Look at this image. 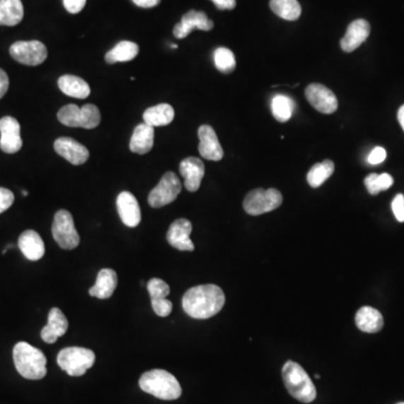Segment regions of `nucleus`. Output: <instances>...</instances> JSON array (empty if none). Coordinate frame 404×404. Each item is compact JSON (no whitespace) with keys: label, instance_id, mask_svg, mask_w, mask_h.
<instances>
[{"label":"nucleus","instance_id":"45","mask_svg":"<svg viewBox=\"0 0 404 404\" xmlns=\"http://www.w3.org/2000/svg\"><path fill=\"white\" fill-rule=\"evenodd\" d=\"M171 47L172 49H178V45H175V44H171Z\"/></svg>","mask_w":404,"mask_h":404},{"label":"nucleus","instance_id":"31","mask_svg":"<svg viewBox=\"0 0 404 404\" xmlns=\"http://www.w3.org/2000/svg\"><path fill=\"white\" fill-rule=\"evenodd\" d=\"M334 171L335 164L333 161L325 160L323 162L317 163L308 172V183L311 187H319L333 175Z\"/></svg>","mask_w":404,"mask_h":404},{"label":"nucleus","instance_id":"1","mask_svg":"<svg viewBox=\"0 0 404 404\" xmlns=\"http://www.w3.org/2000/svg\"><path fill=\"white\" fill-rule=\"evenodd\" d=\"M225 301V294L217 285H198L185 293L182 307L191 318L208 319L223 309Z\"/></svg>","mask_w":404,"mask_h":404},{"label":"nucleus","instance_id":"30","mask_svg":"<svg viewBox=\"0 0 404 404\" xmlns=\"http://www.w3.org/2000/svg\"><path fill=\"white\" fill-rule=\"evenodd\" d=\"M272 11L285 21H296L301 15V6L298 0H271Z\"/></svg>","mask_w":404,"mask_h":404},{"label":"nucleus","instance_id":"23","mask_svg":"<svg viewBox=\"0 0 404 404\" xmlns=\"http://www.w3.org/2000/svg\"><path fill=\"white\" fill-rule=\"evenodd\" d=\"M355 323L359 330L367 333V334L379 333L384 325L382 313L379 310L369 307V306L358 310L356 313Z\"/></svg>","mask_w":404,"mask_h":404},{"label":"nucleus","instance_id":"10","mask_svg":"<svg viewBox=\"0 0 404 404\" xmlns=\"http://www.w3.org/2000/svg\"><path fill=\"white\" fill-rule=\"evenodd\" d=\"M9 53L17 62L30 67L42 64L47 57V47L40 41L15 42Z\"/></svg>","mask_w":404,"mask_h":404},{"label":"nucleus","instance_id":"3","mask_svg":"<svg viewBox=\"0 0 404 404\" xmlns=\"http://www.w3.org/2000/svg\"><path fill=\"white\" fill-rule=\"evenodd\" d=\"M139 388L146 393L166 401L179 399L182 394L179 381L164 369H152L144 373L139 379Z\"/></svg>","mask_w":404,"mask_h":404},{"label":"nucleus","instance_id":"4","mask_svg":"<svg viewBox=\"0 0 404 404\" xmlns=\"http://www.w3.org/2000/svg\"><path fill=\"white\" fill-rule=\"evenodd\" d=\"M283 382L289 393L302 403H311L317 390L308 373L296 362L288 361L282 369Z\"/></svg>","mask_w":404,"mask_h":404},{"label":"nucleus","instance_id":"36","mask_svg":"<svg viewBox=\"0 0 404 404\" xmlns=\"http://www.w3.org/2000/svg\"><path fill=\"white\" fill-rule=\"evenodd\" d=\"M392 210L396 220L400 223H404V195L401 193L396 195V198L392 201Z\"/></svg>","mask_w":404,"mask_h":404},{"label":"nucleus","instance_id":"17","mask_svg":"<svg viewBox=\"0 0 404 404\" xmlns=\"http://www.w3.org/2000/svg\"><path fill=\"white\" fill-rule=\"evenodd\" d=\"M199 153L202 158L209 161H220L224 158V149L220 145L217 134L209 125L200 126L198 130Z\"/></svg>","mask_w":404,"mask_h":404},{"label":"nucleus","instance_id":"40","mask_svg":"<svg viewBox=\"0 0 404 404\" xmlns=\"http://www.w3.org/2000/svg\"><path fill=\"white\" fill-rule=\"evenodd\" d=\"M393 185V178L391 177L388 173L379 174L377 177V187L380 191H386L390 189Z\"/></svg>","mask_w":404,"mask_h":404},{"label":"nucleus","instance_id":"43","mask_svg":"<svg viewBox=\"0 0 404 404\" xmlns=\"http://www.w3.org/2000/svg\"><path fill=\"white\" fill-rule=\"evenodd\" d=\"M132 1L141 8H153L161 3V0H132Z\"/></svg>","mask_w":404,"mask_h":404},{"label":"nucleus","instance_id":"46","mask_svg":"<svg viewBox=\"0 0 404 404\" xmlns=\"http://www.w3.org/2000/svg\"><path fill=\"white\" fill-rule=\"evenodd\" d=\"M23 195H28V191H22Z\"/></svg>","mask_w":404,"mask_h":404},{"label":"nucleus","instance_id":"27","mask_svg":"<svg viewBox=\"0 0 404 404\" xmlns=\"http://www.w3.org/2000/svg\"><path fill=\"white\" fill-rule=\"evenodd\" d=\"M145 124L156 127V126H166L171 124L174 120V109L168 103H160L158 106L146 109L143 114Z\"/></svg>","mask_w":404,"mask_h":404},{"label":"nucleus","instance_id":"5","mask_svg":"<svg viewBox=\"0 0 404 404\" xmlns=\"http://www.w3.org/2000/svg\"><path fill=\"white\" fill-rule=\"evenodd\" d=\"M57 120L68 127H81L93 129L100 124L101 116L95 105H84L82 108L76 105H67L57 112Z\"/></svg>","mask_w":404,"mask_h":404},{"label":"nucleus","instance_id":"39","mask_svg":"<svg viewBox=\"0 0 404 404\" xmlns=\"http://www.w3.org/2000/svg\"><path fill=\"white\" fill-rule=\"evenodd\" d=\"M377 177L379 174L372 173L365 178V185H367V191L372 195H379L381 192L380 189L377 187Z\"/></svg>","mask_w":404,"mask_h":404},{"label":"nucleus","instance_id":"32","mask_svg":"<svg viewBox=\"0 0 404 404\" xmlns=\"http://www.w3.org/2000/svg\"><path fill=\"white\" fill-rule=\"evenodd\" d=\"M216 68L223 74H231L236 68V59L233 52L227 47H218L214 53Z\"/></svg>","mask_w":404,"mask_h":404},{"label":"nucleus","instance_id":"28","mask_svg":"<svg viewBox=\"0 0 404 404\" xmlns=\"http://www.w3.org/2000/svg\"><path fill=\"white\" fill-rule=\"evenodd\" d=\"M139 52V47L137 44L134 42L122 41L116 44L110 51L107 52L105 59L109 64H114L117 62H129L137 57Z\"/></svg>","mask_w":404,"mask_h":404},{"label":"nucleus","instance_id":"25","mask_svg":"<svg viewBox=\"0 0 404 404\" xmlns=\"http://www.w3.org/2000/svg\"><path fill=\"white\" fill-rule=\"evenodd\" d=\"M57 84L64 95L76 98V99H86L91 93L89 84L79 76H72V74H65L61 76Z\"/></svg>","mask_w":404,"mask_h":404},{"label":"nucleus","instance_id":"6","mask_svg":"<svg viewBox=\"0 0 404 404\" xmlns=\"http://www.w3.org/2000/svg\"><path fill=\"white\" fill-rule=\"evenodd\" d=\"M95 362V353L88 348L67 347L57 355V365L70 376H82Z\"/></svg>","mask_w":404,"mask_h":404},{"label":"nucleus","instance_id":"44","mask_svg":"<svg viewBox=\"0 0 404 404\" xmlns=\"http://www.w3.org/2000/svg\"><path fill=\"white\" fill-rule=\"evenodd\" d=\"M398 120H399L402 129L404 130V105L399 109V112H398Z\"/></svg>","mask_w":404,"mask_h":404},{"label":"nucleus","instance_id":"9","mask_svg":"<svg viewBox=\"0 0 404 404\" xmlns=\"http://www.w3.org/2000/svg\"><path fill=\"white\" fill-rule=\"evenodd\" d=\"M182 185L174 172H166L158 185L149 195V204L153 208H162L171 204L181 192Z\"/></svg>","mask_w":404,"mask_h":404},{"label":"nucleus","instance_id":"35","mask_svg":"<svg viewBox=\"0 0 404 404\" xmlns=\"http://www.w3.org/2000/svg\"><path fill=\"white\" fill-rule=\"evenodd\" d=\"M14 193L6 187H0V214L8 210L11 204H14Z\"/></svg>","mask_w":404,"mask_h":404},{"label":"nucleus","instance_id":"47","mask_svg":"<svg viewBox=\"0 0 404 404\" xmlns=\"http://www.w3.org/2000/svg\"><path fill=\"white\" fill-rule=\"evenodd\" d=\"M398 404H404V402H400V403Z\"/></svg>","mask_w":404,"mask_h":404},{"label":"nucleus","instance_id":"2","mask_svg":"<svg viewBox=\"0 0 404 404\" xmlns=\"http://www.w3.org/2000/svg\"><path fill=\"white\" fill-rule=\"evenodd\" d=\"M13 357L17 372L24 379L42 380L47 375V357L32 345L25 342L15 345Z\"/></svg>","mask_w":404,"mask_h":404},{"label":"nucleus","instance_id":"34","mask_svg":"<svg viewBox=\"0 0 404 404\" xmlns=\"http://www.w3.org/2000/svg\"><path fill=\"white\" fill-rule=\"evenodd\" d=\"M152 301V308L158 317H168L173 309V304L168 299H154Z\"/></svg>","mask_w":404,"mask_h":404},{"label":"nucleus","instance_id":"15","mask_svg":"<svg viewBox=\"0 0 404 404\" xmlns=\"http://www.w3.org/2000/svg\"><path fill=\"white\" fill-rule=\"evenodd\" d=\"M116 204L122 223L130 228H135L139 225L142 220L141 208L139 201L133 193L122 191L117 197Z\"/></svg>","mask_w":404,"mask_h":404},{"label":"nucleus","instance_id":"38","mask_svg":"<svg viewBox=\"0 0 404 404\" xmlns=\"http://www.w3.org/2000/svg\"><path fill=\"white\" fill-rule=\"evenodd\" d=\"M87 0H63L64 8L70 13V14H78L84 8Z\"/></svg>","mask_w":404,"mask_h":404},{"label":"nucleus","instance_id":"11","mask_svg":"<svg viewBox=\"0 0 404 404\" xmlns=\"http://www.w3.org/2000/svg\"><path fill=\"white\" fill-rule=\"evenodd\" d=\"M306 97L313 108L321 114H334L338 108L336 96L323 84L311 83L306 89Z\"/></svg>","mask_w":404,"mask_h":404},{"label":"nucleus","instance_id":"14","mask_svg":"<svg viewBox=\"0 0 404 404\" xmlns=\"http://www.w3.org/2000/svg\"><path fill=\"white\" fill-rule=\"evenodd\" d=\"M191 231H192V224L189 220L185 218L175 220L168 228L166 235L168 244L183 252H192L195 250V245L190 238Z\"/></svg>","mask_w":404,"mask_h":404},{"label":"nucleus","instance_id":"19","mask_svg":"<svg viewBox=\"0 0 404 404\" xmlns=\"http://www.w3.org/2000/svg\"><path fill=\"white\" fill-rule=\"evenodd\" d=\"M179 168L180 173L185 179V189L190 192L198 191L204 177V162L197 158H185L180 163Z\"/></svg>","mask_w":404,"mask_h":404},{"label":"nucleus","instance_id":"18","mask_svg":"<svg viewBox=\"0 0 404 404\" xmlns=\"http://www.w3.org/2000/svg\"><path fill=\"white\" fill-rule=\"evenodd\" d=\"M371 25L365 19H356L348 25L347 32L340 41V47L346 53L355 51L369 38Z\"/></svg>","mask_w":404,"mask_h":404},{"label":"nucleus","instance_id":"42","mask_svg":"<svg viewBox=\"0 0 404 404\" xmlns=\"http://www.w3.org/2000/svg\"><path fill=\"white\" fill-rule=\"evenodd\" d=\"M212 1L220 11H225V9L231 11L236 7V0H212Z\"/></svg>","mask_w":404,"mask_h":404},{"label":"nucleus","instance_id":"13","mask_svg":"<svg viewBox=\"0 0 404 404\" xmlns=\"http://www.w3.org/2000/svg\"><path fill=\"white\" fill-rule=\"evenodd\" d=\"M212 30L214 28V22L210 21L204 11H190L183 15L181 22L175 25L173 34L175 37L182 40L187 37L193 30Z\"/></svg>","mask_w":404,"mask_h":404},{"label":"nucleus","instance_id":"26","mask_svg":"<svg viewBox=\"0 0 404 404\" xmlns=\"http://www.w3.org/2000/svg\"><path fill=\"white\" fill-rule=\"evenodd\" d=\"M24 17L21 0H0V26H16Z\"/></svg>","mask_w":404,"mask_h":404},{"label":"nucleus","instance_id":"24","mask_svg":"<svg viewBox=\"0 0 404 404\" xmlns=\"http://www.w3.org/2000/svg\"><path fill=\"white\" fill-rule=\"evenodd\" d=\"M154 146V127L141 124L134 129L129 142V149L133 153L144 155Z\"/></svg>","mask_w":404,"mask_h":404},{"label":"nucleus","instance_id":"20","mask_svg":"<svg viewBox=\"0 0 404 404\" xmlns=\"http://www.w3.org/2000/svg\"><path fill=\"white\" fill-rule=\"evenodd\" d=\"M69 328V321L59 308H52L49 312L47 325L42 329V340L47 344H54L60 337L64 336Z\"/></svg>","mask_w":404,"mask_h":404},{"label":"nucleus","instance_id":"29","mask_svg":"<svg viewBox=\"0 0 404 404\" xmlns=\"http://www.w3.org/2000/svg\"><path fill=\"white\" fill-rule=\"evenodd\" d=\"M271 109L272 114L277 122H288L296 110V103L288 96L277 95L272 99Z\"/></svg>","mask_w":404,"mask_h":404},{"label":"nucleus","instance_id":"8","mask_svg":"<svg viewBox=\"0 0 404 404\" xmlns=\"http://www.w3.org/2000/svg\"><path fill=\"white\" fill-rule=\"evenodd\" d=\"M52 235L63 250H74L79 246L80 236L74 226V217L67 210H59L55 214Z\"/></svg>","mask_w":404,"mask_h":404},{"label":"nucleus","instance_id":"21","mask_svg":"<svg viewBox=\"0 0 404 404\" xmlns=\"http://www.w3.org/2000/svg\"><path fill=\"white\" fill-rule=\"evenodd\" d=\"M18 247L23 255L33 262L41 260L45 254L43 239L35 231H25L19 236Z\"/></svg>","mask_w":404,"mask_h":404},{"label":"nucleus","instance_id":"22","mask_svg":"<svg viewBox=\"0 0 404 404\" xmlns=\"http://www.w3.org/2000/svg\"><path fill=\"white\" fill-rule=\"evenodd\" d=\"M117 283L118 277L116 272L112 269H103L98 273L96 284L90 289L89 294L101 300L109 299L114 294Z\"/></svg>","mask_w":404,"mask_h":404},{"label":"nucleus","instance_id":"7","mask_svg":"<svg viewBox=\"0 0 404 404\" xmlns=\"http://www.w3.org/2000/svg\"><path fill=\"white\" fill-rule=\"evenodd\" d=\"M282 193L277 189L264 190L262 187L250 191L244 200L245 212L252 216H260L266 212H273L282 204Z\"/></svg>","mask_w":404,"mask_h":404},{"label":"nucleus","instance_id":"12","mask_svg":"<svg viewBox=\"0 0 404 404\" xmlns=\"http://www.w3.org/2000/svg\"><path fill=\"white\" fill-rule=\"evenodd\" d=\"M21 125L14 117L5 116L0 120V149L7 154H14L22 149Z\"/></svg>","mask_w":404,"mask_h":404},{"label":"nucleus","instance_id":"41","mask_svg":"<svg viewBox=\"0 0 404 404\" xmlns=\"http://www.w3.org/2000/svg\"><path fill=\"white\" fill-rule=\"evenodd\" d=\"M9 88L8 76L3 69H0V99L7 93Z\"/></svg>","mask_w":404,"mask_h":404},{"label":"nucleus","instance_id":"16","mask_svg":"<svg viewBox=\"0 0 404 404\" xmlns=\"http://www.w3.org/2000/svg\"><path fill=\"white\" fill-rule=\"evenodd\" d=\"M57 154L74 166H82L89 160L90 153L87 147L80 144L71 137H60L54 142Z\"/></svg>","mask_w":404,"mask_h":404},{"label":"nucleus","instance_id":"33","mask_svg":"<svg viewBox=\"0 0 404 404\" xmlns=\"http://www.w3.org/2000/svg\"><path fill=\"white\" fill-rule=\"evenodd\" d=\"M147 290H149L151 300L154 299H164L170 294V287L168 283L164 282L163 279L154 277L151 279L147 283Z\"/></svg>","mask_w":404,"mask_h":404},{"label":"nucleus","instance_id":"37","mask_svg":"<svg viewBox=\"0 0 404 404\" xmlns=\"http://www.w3.org/2000/svg\"><path fill=\"white\" fill-rule=\"evenodd\" d=\"M386 158V151L383 147H375L367 158V162L372 166H377L384 162Z\"/></svg>","mask_w":404,"mask_h":404}]
</instances>
